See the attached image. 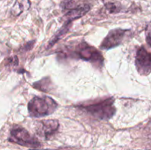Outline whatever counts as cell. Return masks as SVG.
<instances>
[{
    "label": "cell",
    "instance_id": "obj_1",
    "mask_svg": "<svg viewBox=\"0 0 151 150\" xmlns=\"http://www.w3.org/2000/svg\"><path fill=\"white\" fill-rule=\"evenodd\" d=\"M58 107V104L47 96H35L28 104V111L32 117H42L52 114Z\"/></svg>",
    "mask_w": 151,
    "mask_h": 150
},
{
    "label": "cell",
    "instance_id": "obj_2",
    "mask_svg": "<svg viewBox=\"0 0 151 150\" xmlns=\"http://www.w3.org/2000/svg\"><path fill=\"white\" fill-rule=\"evenodd\" d=\"M83 108L94 117L101 120L110 119L116 112V108L114 105V100L111 98L106 99L97 103L84 106Z\"/></svg>",
    "mask_w": 151,
    "mask_h": 150
},
{
    "label": "cell",
    "instance_id": "obj_3",
    "mask_svg": "<svg viewBox=\"0 0 151 150\" xmlns=\"http://www.w3.org/2000/svg\"><path fill=\"white\" fill-rule=\"evenodd\" d=\"M9 141L24 146L38 147L41 145L35 137L31 135L24 128L19 126H16L12 129Z\"/></svg>",
    "mask_w": 151,
    "mask_h": 150
},
{
    "label": "cell",
    "instance_id": "obj_4",
    "mask_svg": "<svg viewBox=\"0 0 151 150\" xmlns=\"http://www.w3.org/2000/svg\"><path fill=\"white\" fill-rule=\"evenodd\" d=\"M76 54L79 58L97 64L98 66H103L104 61L103 55L100 51H97L94 47L91 46L85 43L78 46Z\"/></svg>",
    "mask_w": 151,
    "mask_h": 150
},
{
    "label": "cell",
    "instance_id": "obj_5",
    "mask_svg": "<svg viewBox=\"0 0 151 150\" xmlns=\"http://www.w3.org/2000/svg\"><path fill=\"white\" fill-rule=\"evenodd\" d=\"M129 33L128 30L116 29L110 31L101 44V48L104 49L113 48L121 44Z\"/></svg>",
    "mask_w": 151,
    "mask_h": 150
},
{
    "label": "cell",
    "instance_id": "obj_6",
    "mask_svg": "<svg viewBox=\"0 0 151 150\" xmlns=\"http://www.w3.org/2000/svg\"><path fill=\"white\" fill-rule=\"evenodd\" d=\"M136 66L139 73L142 75H147L151 72V53L144 47H141L137 51Z\"/></svg>",
    "mask_w": 151,
    "mask_h": 150
},
{
    "label": "cell",
    "instance_id": "obj_7",
    "mask_svg": "<svg viewBox=\"0 0 151 150\" xmlns=\"http://www.w3.org/2000/svg\"><path fill=\"white\" fill-rule=\"evenodd\" d=\"M59 127L58 121L55 119H49L38 121L37 124L36 131L39 135L48 139L54 135Z\"/></svg>",
    "mask_w": 151,
    "mask_h": 150
},
{
    "label": "cell",
    "instance_id": "obj_8",
    "mask_svg": "<svg viewBox=\"0 0 151 150\" xmlns=\"http://www.w3.org/2000/svg\"><path fill=\"white\" fill-rule=\"evenodd\" d=\"M89 10V6L87 5V4H84V5L77 6L75 8L68 10V12L65 15V19H66V23L65 24H69L72 21L76 20V19L82 17L86 13H88Z\"/></svg>",
    "mask_w": 151,
    "mask_h": 150
},
{
    "label": "cell",
    "instance_id": "obj_9",
    "mask_svg": "<svg viewBox=\"0 0 151 150\" xmlns=\"http://www.w3.org/2000/svg\"><path fill=\"white\" fill-rule=\"evenodd\" d=\"M29 7V0H16L12 10V13L15 16H18L24 10H27Z\"/></svg>",
    "mask_w": 151,
    "mask_h": 150
},
{
    "label": "cell",
    "instance_id": "obj_10",
    "mask_svg": "<svg viewBox=\"0 0 151 150\" xmlns=\"http://www.w3.org/2000/svg\"><path fill=\"white\" fill-rule=\"evenodd\" d=\"M63 10H69L77 7L76 3L74 0H63L60 4Z\"/></svg>",
    "mask_w": 151,
    "mask_h": 150
},
{
    "label": "cell",
    "instance_id": "obj_11",
    "mask_svg": "<svg viewBox=\"0 0 151 150\" xmlns=\"http://www.w3.org/2000/svg\"><path fill=\"white\" fill-rule=\"evenodd\" d=\"M106 7L107 10L110 12L111 13H117L119 11V5L116 4L115 2H108L106 4Z\"/></svg>",
    "mask_w": 151,
    "mask_h": 150
},
{
    "label": "cell",
    "instance_id": "obj_12",
    "mask_svg": "<svg viewBox=\"0 0 151 150\" xmlns=\"http://www.w3.org/2000/svg\"><path fill=\"white\" fill-rule=\"evenodd\" d=\"M146 41L151 46V24L149 25L146 30Z\"/></svg>",
    "mask_w": 151,
    "mask_h": 150
},
{
    "label": "cell",
    "instance_id": "obj_13",
    "mask_svg": "<svg viewBox=\"0 0 151 150\" xmlns=\"http://www.w3.org/2000/svg\"><path fill=\"white\" fill-rule=\"evenodd\" d=\"M4 54V46H3L1 44H0V57H1Z\"/></svg>",
    "mask_w": 151,
    "mask_h": 150
},
{
    "label": "cell",
    "instance_id": "obj_14",
    "mask_svg": "<svg viewBox=\"0 0 151 150\" xmlns=\"http://www.w3.org/2000/svg\"><path fill=\"white\" fill-rule=\"evenodd\" d=\"M31 150H52V149H31Z\"/></svg>",
    "mask_w": 151,
    "mask_h": 150
}]
</instances>
